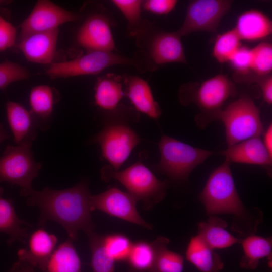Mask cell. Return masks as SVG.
<instances>
[{
	"label": "cell",
	"mask_w": 272,
	"mask_h": 272,
	"mask_svg": "<svg viewBox=\"0 0 272 272\" xmlns=\"http://www.w3.org/2000/svg\"><path fill=\"white\" fill-rule=\"evenodd\" d=\"M114 21L107 10L89 14L79 28L76 40L88 51L114 52L116 50L112 27Z\"/></svg>",
	"instance_id": "12"
},
{
	"label": "cell",
	"mask_w": 272,
	"mask_h": 272,
	"mask_svg": "<svg viewBox=\"0 0 272 272\" xmlns=\"http://www.w3.org/2000/svg\"><path fill=\"white\" fill-rule=\"evenodd\" d=\"M244 255L240 265L247 269H255L259 260L271 255L272 242L270 238L251 235L241 241Z\"/></svg>",
	"instance_id": "26"
},
{
	"label": "cell",
	"mask_w": 272,
	"mask_h": 272,
	"mask_svg": "<svg viewBox=\"0 0 272 272\" xmlns=\"http://www.w3.org/2000/svg\"><path fill=\"white\" fill-rule=\"evenodd\" d=\"M263 143L269 153L272 156V126L270 124L264 133Z\"/></svg>",
	"instance_id": "41"
},
{
	"label": "cell",
	"mask_w": 272,
	"mask_h": 272,
	"mask_svg": "<svg viewBox=\"0 0 272 272\" xmlns=\"http://www.w3.org/2000/svg\"><path fill=\"white\" fill-rule=\"evenodd\" d=\"M2 1H0V4L1 3Z\"/></svg>",
	"instance_id": "43"
},
{
	"label": "cell",
	"mask_w": 272,
	"mask_h": 272,
	"mask_svg": "<svg viewBox=\"0 0 272 272\" xmlns=\"http://www.w3.org/2000/svg\"><path fill=\"white\" fill-rule=\"evenodd\" d=\"M16 34V28L0 16V52L13 46Z\"/></svg>",
	"instance_id": "37"
},
{
	"label": "cell",
	"mask_w": 272,
	"mask_h": 272,
	"mask_svg": "<svg viewBox=\"0 0 272 272\" xmlns=\"http://www.w3.org/2000/svg\"><path fill=\"white\" fill-rule=\"evenodd\" d=\"M104 180L114 178L127 189L138 201H142L147 208L160 202L165 197L168 186L166 181H161L141 161L121 171L113 170L109 166L101 170Z\"/></svg>",
	"instance_id": "6"
},
{
	"label": "cell",
	"mask_w": 272,
	"mask_h": 272,
	"mask_svg": "<svg viewBox=\"0 0 272 272\" xmlns=\"http://www.w3.org/2000/svg\"><path fill=\"white\" fill-rule=\"evenodd\" d=\"M123 76L107 73L97 78L95 86V103L104 111L116 108L124 96Z\"/></svg>",
	"instance_id": "20"
},
{
	"label": "cell",
	"mask_w": 272,
	"mask_h": 272,
	"mask_svg": "<svg viewBox=\"0 0 272 272\" xmlns=\"http://www.w3.org/2000/svg\"><path fill=\"white\" fill-rule=\"evenodd\" d=\"M141 0H112L111 2L122 13L127 23L128 36L134 38L146 19L141 16Z\"/></svg>",
	"instance_id": "32"
},
{
	"label": "cell",
	"mask_w": 272,
	"mask_h": 272,
	"mask_svg": "<svg viewBox=\"0 0 272 272\" xmlns=\"http://www.w3.org/2000/svg\"><path fill=\"white\" fill-rule=\"evenodd\" d=\"M4 188L0 186V232L9 235L7 243L11 245L15 241L26 243V239L30 236L27 228L21 225L32 226L26 221L20 219L15 211L12 201L3 197Z\"/></svg>",
	"instance_id": "21"
},
{
	"label": "cell",
	"mask_w": 272,
	"mask_h": 272,
	"mask_svg": "<svg viewBox=\"0 0 272 272\" xmlns=\"http://www.w3.org/2000/svg\"><path fill=\"white\" fill-rule=\"evenodd\" d=\"M29 101L33 112L40 118H46L53 110L54 104L53 90L45 85L34 87L30 93Z\"/></svg>",
	"instance_id": "31"
},
{
	"label": "cell",
	"mask_w": 272,
	"mask_h": 272,
	"mask_svg": "<svg viewBox=\"0 0 272 272\" xmlns=\"http://www.w3.org/2000/svg\"><path fill=\"white\" fill-rule=\"evenodd\" d=\"M251 62V48L242 45L228 62L234 71L235 81L250 84Z\"/></svg>",
	"instance_id": "34"
},
{
	"label": "cell",
	"mask_w": 272,
	"mask_h": 272,
	"mask_svg": "<svg viewBox=\"0 0 272 272\" xmlns=\"http://www.w3.org/2000/svg\"><path fill=\"white\" fill-rule=\"evenodd\" d=\"M272 45L263 41L251 48V73L252 83L256 77L271 74Z\"/></svg>",
	"instance_id": "29"
},
{
	"label": "cell",
	"mask_w": 272,
	"mask_h": 272,
	"mask_svg": "<svg viewBox=\"0 0 272 272\" xmlns=\"http://www.w3.org/2000/svg\"><path fill=\"white\" fill-rule=\"evenodd\" d=\"M176 0H146L142 2V8L146 11L157 15H166L175 8Z\"/></svg>",
	"instance_id": "38"
},
{
	"label": "cell",
	"mask_w": 272,
	"mask_h": 272,
	"mask_svg": "<svg viewBox=\"0 0 272 272\" xmlns=\"http://www.w3.org/2000/svg\"><path fill=\"white\" fill-rule=\"evenodd\" d=\"M138 201L128 192L117 188H111L97 195L90 196L91 211L98 210L111 216L151 229L140 215L136 208Z\"/></svg>",
	"instance_id": "13"
},
{
	"label": "cell",
	"mask_w": 272,
	"mask_h": 272,
	"mask_svg": "<svg viewBox=\"0 0 272 272\" xmlns=\"http://www.w3.org/2000/svg\"><path fill=\"white\" fill-rule=\"evenodd\" d=\"M123 78L125 86L124 94L135 109L151 118H158L161 114V110L154 100L148 83L138 76L128 75Z\"/></svg>",
	"instance_id": "18"
},
{
	"label": "cell",
	"mask_w": 272,
	"mask_h": 272,
	"mask_svg": "<svg viewBox=\"0 0 272 272\" xmlns=\"http://www.w3.org/2000/svg\"><path fill=\"white\" fill-rule=\"evenodd\" d=\"M225 161L210 174L199 199L209 214H230L241 216L244 207L236 190L230 169Z\"/></svg>",
	"instance_id": "5"
},
{
	"label": "cell",
	"mask_w": 272,
	"mask_h": 272,
	"mask_svg": "<svg viewBox=\"0 0 272 272\" xmlns=\"http://www.w3.org/2000/svg\"><path fill=\"white\" fill-rule=\"evenodd\" d=\"M219 154L224 156L230 163L256 165L268 168L272 164V156L259 137L240 142L220 151Z\"/></svg>",
	"instance_id": "17"
},
{
	"label": "cell",
	"mask_w": 272,
	"mask_h": 272,
	"mask_svg": "<svg viewBox=\"0 0 272 272\" xmlns=\"http://www.w3.org/2000/svg\"><path fill=\"white\" fill-rule=\"evenodd\" d=\"M58 35V28L32 34L21 39L18 47L30 62L51 63L56 53Z\"/></svg>",
	"instance_id": "16"
},
{
	"label": "cell",
	"mask_w": 272,
	"mask_h": 272,
	"mask_svg": "<svg viewBox=\"0 0 272 272\" xmlns=\"http://www.w3.org/2000/svg\"><path fill=\"white\" fill-rule=\"evenodd\" d=\"M158 147L160 160L157 169L176 180L186 179L196 167L213 154L165 135L162 136Z\"/></svg>",
	"instance_id": "8"
},
{
	"label": "cell",
	"mask_w": 272,
	"mask_h": 272,
	"mask_svg": "<svg viewBox=\"0 0 272 272\" xmlns=\"http://www.w3.org/2000/svg\"><path fill=\"white\" fill-rule=\"evenodd\" d=\"M225 126L228 147L249 138L260 137L264 132L260 111L249 96L239 97L215 116Z\"/></svg>",
	"instance_id": "4"
},
{
	"label": "cell",
	"mask_w": 272,
	"mask_h": 272,
	"mask_svg": "<svg viewBox=\"0 0 272 272\" xmlns=\"http://www.w3.org/2000/svg\"><path fill=\"white\" fill-rule=\"evenodd\" d=\"M155 258L152 272H182L183 257L168 249L169 240L164 237L157 238L153 242Z\"/></svg>",
	"instance_id": "27"
},
{
	"label": "cell",
	"mask_w": 272,
	"mask_h": 272,
	"mask_svg": "<svg viewBox=\"0 0 272 272\" xmlns=\"http://www.w3.org/2000/svg\"><path fill=\"white\" fill-rule=\"evenodd\" d=\"M115 123L105 126L91 142L99 144L103 157L118 171L139 144L140 138L127 125Z\"/></svg>",
	"instance_id": "10"
},
{
	"label": "cell",
	"mask_w": 272,
	"mask_h": 272,
	"mask_svg": "<svg viewBox=\"0 0 272 272\" xmlns=\"http://www.w3.org/2000/svg\"><path fill=\"white\" fill-rule=\"evenodd\" d=\"M28 238L27 247L17 252L19 260L45 271L55 250L57 242L56 236L41 228L35 231Z\"/></svg>",
	"instance_id": "15"
},
{
	"label": "cell",
	"mask_w": 272,
	"mask_h": 272,
	"mask_svg": "<svg viewBox=\"0 0 272 272\" xmlns=\"http://www.w3.org/2000/svg\"><path fill=\"white\" fill-rule=\"evenodd\" d=\"M226 222L216 216H211L206 222L198 224L199 236L212 249H222L240 242L226 229Z\"/></svg>",
	"instance_id": "23"
},
{
	"label": "cell",
	"mask_w": 272,
	"mask_h": 272,
	"mask_svg": "<svg viewBox=\"0 0 272 272\" xmlns=\"http://www.w3.org/2000/svg\"><path fill=\"white\" fill-rule=\"evenodd\" d=\"M155 258V249L153 243L140 241L132 244L127 259L134 269L152 272Z\"/></svg>",
	"instance_id": "30"
},
{
	"label": "cell",
	"mask_w": 272,
	"mask_h": 272,
	"mask_svg": "<svg viewBox=\"0 0 272 272\" xmlns=\"http://www.w3.org/2000/svg\"><path fill=\"white\" fill-rule=\"evenodd\" d=\"M9 134L3 125L0 123V143L3 141L9 139Z\"/></svg>",
	"instance_id": "42"
},
{
	"label": "cell",
	"mask_w": 272,
	"mask_h": 272,
	"mask_svg": "<svg viewBox=\"0 0 272 272\" xmlns=\"http://www.w3.org/2000/svg\"><path fill=\"white\" fill-rule=\"evenodd\" d=\"M233 4L230 0H194L187 6L185 17L176 31L182 37L198 32L216 33L219 24Z\"/></svg>",
	"instance_id": "11"
},
{
	"label": "cell",
	"mask_w": 272,
	"mask_h": 272,
	"mask_svg": "<svg viewBox=\"0 0 272 272\" xmlns=\"http://www.w3.org/2000/svg\"><path fill=\"white\" fill-rule=\"evenodd\" d=\"M233 29L241 41H257L271 34L272 22L262 11L251 9L238 17Z\"/></svg>",
	"instance_id": "19"
},
{
	"label": "cell",
	"mask_w": 272,
	"mask_h": 272,
	"mask_svg": "<svg viewBox=\"0 0 272 272\" xmlns=\"http://www.w3.org/2000/svg\"><path fill=\"white\" fill-rule=\"evenodd\" d=\"M29 73L19 64L5 61L0 63V89H3L10 84L28 78Z\"/></svg>",
	"instance_id": "36"
},
{
	"label": "cell",
	"mask_w": 272,
	"mask_h": 272,
	"mask_svg": "<svg viewBox=\"0 0 272 272\" xmlns=\"http://www.w3.org/2000/svg\"><path fill=\"white\" fill-rule=\"evenodd\" d=\"M103 244L107 255L115 262L127 260L132 243L121 234H112L104 237Z\"/></svg>",
	"instance_id": "35"
},
{
	"label": "cell",
	"mask_w": 272,
	"mask_h": 272,
	"mask_svg": "<svg viewBox=\"0 0 272 272\" xmlns=\"http://www.w3.org/2000/svg\"><path fill=\"white\" fill-rule=\"evenodd\" d=\"M73 241L68 238L54 250L45 272H82L81 260Z\"/></svg>",
	"instance_id": "25"
},
{
	"label": "cell",
	"mask_w": 272,
	"mask_h": 272,
	"mask_svg": "<svg viewBox=\"0 0 272 272\" xmlns=\"http://www.w3.org/2000/svg\"><path fill=\"white\" fill-rule=\"evenodd\" d=\"M36 133L16 146L8 145L0 157V183L8 182L20 187V195L26 197L32 189L33 180L38 176L41 164L36 162L31 151Z\"/></svg>",
	"instance_id": "7"
},
{
	"label": "cell",
	"mask_w": 272,
	"mask_h": 272,
	"mask_svg": "<svg viewBox=\"0 0 272 272\" xmlns=\"http://www.w3.org/2000/svg\"><path fill=\"white\" fill-rule=\"evenodd\" d=\"M237 94L235 83L226 75L219 74L197 86L184 84L180 88L179 98L183 105L191 102L196 105L201 111L197 116V123L206 126L214 120L226 101Z\"/></svg>",
	"instance_id": "3"
},
{
	"label": "cell",
	"mask_w": 272,
	"mask_h": 272,
	"mask_svg": "<svg viewBox=\"0 0 272 272\" xmlns=\"http://www.w3.org/2000/svg\"><path fill=\"white\" fill-rule=\"evenodd\" d=\"M138 50L134 55L142 73L153 72L171 63L188 64L181 37L163 30L155 22H145L134 37Z\"/></svg>",
	"instance_id": "2"
},
{
	"label": "cell",
	"mask_w": 272,
	"mask_h": 272,
	"mask_svg": "<svg viewBox=\"0 0 272 272\" xmlns=\"http://www.w3.org/2000/svg\"><path fill=\"white\" fill-rule=\"evenodd\" d=\"M8 121L14 140L20 144L27 137L36 133L30 113L21 104L9 101L6 104Z\"/></svg>",
	"instance_id": "24"
},
{
	"label": "cell",
	"mask_w": 272,
	"mask_h": 272,
	"mask_svg": "<svg viewBox=\"0 0 272 272\" xmlns=\"http://www.w3.org/2000/svg\"><path fill=\"white\" fill-rule=\"evenodd\" d=\"M241 45V40L233 28L217 35L212 55L220 63L228 62Z\"/></svg>",
	"instance_id": "28"
},
{
	"label": "cell",
	"mask_w": 272,
	"mask_h": 272,
	"mask_svg": "<svg viewBox=\"0 0 272 272\" xmlns=\"http://www.w3.org/2000/svg\"><path fill=\"white\" fill-rule=\"evenodd\" d=\"M78 18L77 14L50 1H38L20 26L21 39L32 34L57 29L59 25Z\"/></svg>",
	"instance_id": "14"
},
{
	"label": "cell",
	"mask_w": 272,
	"mask_h": 272,
	"mask_svg": "<svg viewBox=\"0 0 272 272\" xmlns=\"http://www.w3.org/2000/svg\"><path fill=\"white\" fill-rule=\"evenodd\" d=\"M253 83L259 87L263 100L268 105L272 103V75L271 74L256 77Z\"/></svg>",
	"instance_id": "39"
},
{
	"label": "cell",
	"mask_w": 272,
	"mask_h": 272,
	"mask_svg": "<svg viewBox=\"0 0 272 272\" xmlns=\"http://www.w3.org/2000/svg\"><path fill=\"white\" fill-rule=\"evenodd\" d=\"M8 272H34L33 267L18 260Z\"/></svg>",
	"instance_id": "40"
},
{
	"label": "cell",
	"mask_w": 272,
	"mask_h": 272,
	"mask_svg": "<svg viewBox=\"0 0 272 272\" xmlns=\"http://www.w3.org/2000/svg\"><path fill=\"white\" fill-rule=\"evenodd\" d=\"M116 65L132 66L142 73L140 63L134 57H126L114 52L101 51H88L69 61L52 63L46 73L52 79L92 75Z\"/></svg>",
	"instance_id": "9"
},
{
	"label": "cell",
	"mask_w": 272,
	"mask_h": 272,
	"mask_svg": "<svg viewBox=\"0 0 272 272\" xmlns=\"http://www.w3.org/2000/svg\"><path fill=\"white\" fill-rule=\"evenodd\" d=\"M90 196L87 184L81 182L63 190L47 187L37 191L32 188L26 197L27 205L40 209V226L50 220L55 221L63 227L69 238L74 241L77 239L79 230L88 235L95 228L91 218Z\"/></svg>",
	"instance_id": "1"
},
{
	"label": "cell",
	"mask_w": 272,
	"mask_h": 272,
	"mask_svg": "<svg viewBox=\"0 0 272 272\" xmlns=\"http://www.w3.org/2000/svg\"><path fill=\"white\" fill-rule=\"evenodd\" d=\"M91 251V265L93 272H114L115 261L106 253L103 244V237L94 231L87 235Z\"/></svg>",
	"instance_id": "33"
},
{
	"label": "cell",
	"mask_w": 272,
	"mask_h": 272,
	"mask_svg": "<svg viewBox=\"0 0 272 272\" xmlns=\"http://www.w3.org/2000/svg\"><path fill=\"white\" fill-rule=\"evenodd\" d=\"M186 258L201 272H219L224 266L220 257L198 235L190 239Z\"/></svg>",
	"instance_id": "22"
}]
</instances>
